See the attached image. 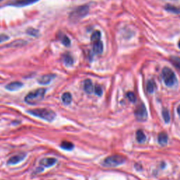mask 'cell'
Listing matches in <instances>:
<instances>
[{
	"instance_id": "1",
	"label": "cell",
	"mask_w": 180,
	"mask_h": 180,
	"mask_svg": "<svg viewBox=\"0 0 180 180\" xmlns=\"http://www.w3.org/2000/svg\"><path fill=\"white\" fill-rule=\"evenodd\" d=\"M30 114L37 118L45 120L46 121L51 122L56 118V113L50 109L47 108H36L32 109L28 111Z\"/></svg>"
},
{
	"instance_id": "4",
	"label": "cell",
	"mask_w": 180,
	"mask_h": 180,
	"mask_svg": "<svg viewBox=\"0 0 180 180\" xmlns=\"http://www.w3.org/2000/svg\"><path fill=\"white\" fill-rule=\"evenodd\" d=\"M162 80L168 87H172L177 83V77L175 72L169 68H164L162 72Z\"/></svg>"
},
{
	"instance_id": "8",
	"label": "cell",
	"mask_w": 180,
	"mask_h": 180,
	"mask_svg": "<svg viewBox=\"0 0 180 180\" xmlns=\"http://www.w3.org/2000/svg\"><path fill=\"white\" fill-rule=\"evenodd\" d=\"M53 78H54V75L53 74L44 75L38 79V83L42 85H48V84H49L51 82V80L53 79Z\"/></svg>"
},
{
	"instance_id": "29",
	"label": "cell",
	"mask_w": 180,
	"mask_h": 180,
	"mask_svg": "<svg viewBox=\"0 0 180 180\" xmlns=\"http://www.w3.org/2000/svg\"><path fill=\"white\" fill-rule=\"evenodd\" d=\"M178 45H179V47L180 48V41L179 42V44H178Z\"/></svg>"
},
{
	"instance_id": "30",
	"label": "cell",
	"mask_w": 180,
	"mask_h": 180,
	"mask_svg": "<svg viewBox=\"0 0 180 180\" xmlns=\"http://www.w3.org/2000/svg\"><path fill=\"white\" fill-rule=\"evenodd\" d=\"M2 1V0H0V1Z\"/></svg>"
},
{
	"instance_id": "11",
	"label": "cell",
	"mask_w": 180,
	"mask_h": 180,
	"mask_svg": "<svg viewBox=\"0 0 180 180\" xmlns=\"http://www.w3.org/2000/svg\"><path fill=\"white\" fill-rule=\"evenodd\" d=\"M39 0H16L11 3V5L17 6V7H23V6H27L29 4H32Z\"/></svg>"
},
{
	"instance_id": "9",
	"label": "cell",
	"mask_w": 180,
	"mask_h": 180,
	"mask_svg": "<svg viewBox=\"0 0 180 180\" xmlns=\"http://www.w3.org/2000/svg\"><path fill=\"white\" fill-rule=\"evenodd\" d=\"M23 85L22 82H13L8 84L7 85H6L5 88L7 90H9V91H14L20 89V88L23 87Z\"/></svg>"
},
{
	"instance_id": "26",
	"label": "cell",
	"mask_w": 180,
	"mask_h": 180,
	"mask_svg": "<svg viewBox=\"0 0 180 180\" xmlns=\"http://www.w3.org/2000/svg\"><path fill=\"white\" fill-rule=\"evenodd\" d=\"M61 42H62L63 45L67 46V47L70 45V40L66 35H64V37L61 38Z\"/></svg>"
},
{
	"instance_id": "21",
	"label": "cell",
	"mask_w": 180,
	"mask_h": 180,
	"mask_svg": "<svg viewBox=\"0 0 180 180\" xmlns=\"http://www.w3.org/2000/svg\"><path fill=\"white\" fill-rule=\"evenodd\" d=\"M101 37V32L99 30H95L94 32H93L91 36V42H96L99 41L100 40Z\"/></svg>"
},
{
	"instance_id": "6",
	"label": "cell",
	"mask_w": 180,
	"mask_h": 180,
	"mask_svg": "<svg viewBox=\"0 0 180 180\" xmlns=\"http://www.w3.org/2000/svg\"><path fill=\"white\" fill-rule=\"evenodd\" d=\"M135 115L139 121H145L147 119V110L143 103H141L137 106L135 110Z\"/></svg>"
},
{
	"instance_id": "24",
	"label": "cell",
	"mask_w": 180,
	"mask_h": 180,
	"mask_svg": "<svg viewBox=\"0 0 180 180\" xmlns=\"http://www.w3.org/2000/svg\"><path fill=\"white\" fill-rule=\"evenodd\" d=\"M94 93L97 94V96H100L102 95L103 94V90H102V88H101V87L100 85H96L94 86Z\"/></svg>"
},
{
	"instance_id": "25",
	"label": "cell",
	"mask_w": 180,
	"mask_h": 180,
	"mask_svg": "<svg viewBox=\"0 0 180 180\" xmlns=\"http://www.w3.org/2000/svg\"><path fill=\"white\" fill-rule=\"evenodd\" d=\"M127 97L128 99H129L130 101H131V102H135L136 101V96L135 94L133 92H132V91H129V92H127Z\"/></svg>"
},
{
	"instance_id": "18",
	"label": "cell",
	"mask_w": 180,
	"mask_h": 180,
	"mask_svg": "<svg viewBox=\"0 0 180 180\" xmlns=\"http://www.w3.org/2000/svg\"><path fill=\"white\" fill-rule=\"evenodd\" d=\"M156 83H155V82L154 80H149L148 82H147V85H146V90L147 91H148L149 93H153L154 91V90L156 89Z\"/></svg>"
},
{
	"instance_id": "15",
	"label": "cell",
	"mask_w": 180,
	"mask_h": 180,
	"mask_svg": "<svg viewBox=\"0 0 180 180\" xmlns=\"http://www.w3.org/2000/svg\"><path fill=\"white\" fill-rule=\"evenodd\" d=\"M63 103L66 105H69L72 101V95L69 92H65L63 94L62 97H61Z\"/></svg>"
},
{
	"instance_id": "13",
	"label": "cell",
	"mask_w": 180,
	"mask_h": 180,
	"mask_svg": "<svg viewBox=\"0 0 180 180\" xmlns=\"http://www.w3.org/2000/svg\"><path fill=\"white\" fill-rule=\"evenodd\" d=\"M158 140L159 143H160V145L164 146V145L167 144L168 141V136L165 132H160L158 135Z\"/></svg>"
},
{
	"instance_id": "2",
	"label": "cell",
	"mask_w": 180,
	"mask_h": 180,
	"mask_svg": "<svg viewBox=\"0 0 180 180\" xmlns=\"http://www.w3.org/2000/svg\"><path fill=\"white\" fill-rule=\"evenodd\" d=\"M46 89L44 88H40L30 91L25 97V101L30 105H34L39 103L44 99L45 96Z\"/></svg>"
},
{
	"instance_id": "20",
	"label": "cell",
	"mask_w": 180,
	"mask_h": 180,
	"mask_svg": "<svg viewBox=\"0 0 180 180\" xmlns=\"http://www.w3.org/2000/svg\"><path fill=\"white\" fill-rule=\"evenodd\" d=\"M170 60H171L172 64L175 66L176 68H177L178 70L180 71V58L179 57L177 56H172L171 59H170Z\"/></svg>"
},
{
	"instance_id": "22",
	"label": "cell",
	"mask_w": 180,
	"mask_h": 180,
	"mask_svg": "<svg viewBox=\"0 0 180 180\" xmlns=\"http://www.w3.org/2000/svg\"><path fill=\"white\" fill-rule=\"evenodd\" d=\"M162 118H163L165 122L166 123L170 122V116L169 110L166 108L163 109V110H162Z\"/></svg>"
},
{
	"instance_id": "16",
	"label": "cell",
	"mask_w": 180,
	"mask_h": 180,
	"mask_svg": "<svg viewBox=\"0 0 180 180\" xmlns=\"http://www.w3.org/2000/svg\"><path fill=\"white\" fill-rule=\"evenodd\" d=\"M61 148L66 151H71L74 148V145L72 142L68 141H64L61 143Z\"/></svg>"
},
{
	"instance_id": "3",
	"label": "cell",
	"mask_w": 180,
	"mask_h": 180,
	"mask_svg": "<svg viewBox=\"0 0 180 180\" xmlns=\"http://www.w3.org/2000/svg\"><path fill=\"white\" fill-rule=\"evenodd\" d=\"M125 162V158L121 155H112L103 160V165L106 167H117Z\"/></svg>"
},
{
	"instance_id": "5",
	"label": "cell",
	"mask_w": 180,
	"mask_h": 180,
	"mask_svg": "<svg viewBox=\"0 0 180 180\" xmlns=\"http://www.w3.org/2000/svg\"><path fill=\"white\" fill-rule=\"evenodd\" d=\"M88 12H89V7L88 6H80L70 13V16H69V19L71 21H77V20L85 17Z\"/></svg>"
},
{
	"instance_id": "14",
	"label": "cell",
	"mask_w": 180,
	"mask_h": 180,
	"mask_svg": "<svg viewBox=\"0 0 180 180\" xmlns=\"http://www.w3.org/2000/svg\"><path fill=\"white\" fill-rule=\"evenodd\" d=\"M93 49H94V52L95 53H97V54H100V53L103 52V43L101 42L100 40H99V41L94 42V44Z\"/></svg>"
},
{
	"instance_id": "17",
	"label": "cell",
	"mask_w": 180,
	"mask_h": 180,
	"mask_svg": "<svg viewBox=\"0 0 180 180\" xmlns=\"http://www.w3.org/2000/svg\"><path fill=\"white\" fill-rule=\"evenodd\" d=\"M136 137H137V140L139 143H143L146 140V137L145 134L143 133L142 130H138L136 134Z\"/></svg>"
},
{
	"instance_id": "7",
	"label": "cell",
	"mask_w": 180,
	"mask_h": 180,
	"mask_svg": "<svg viewBox=\"0 0 180 180\" xmlns=\"http://www.w3.org/2000/svg\"><path fill=\"white\" fill-rule=\"evenodd\" d=\"M26 157V155L23 154H19L17 155H15V156H13L12 157H11L8 160V162H7V164L8 165H16L18 164V162H21L23 159Z\"/></svg>"
},
{
	"instance_id": "28",
	"label": "cell",
	"mask_w": 180,
	"mask_h": 180,
	"mask_svg": "<svg viewBox=\"0 0 180 180\" xmlns=\"http://www.w3.org/2000/svg\"><path fill=\"white\" fill-rule=\"evenodd\" d=\"M177 113L178 115H179V117H180V105L179 106L177 107Z\"/></svg>"
},
{
	"instance_id": "12",
	"label": "cell",
	"mask_w": 180,
	"mask_h": 180,
	"mask_svg": "<svg viewBox=\"0 0 180 180\" xmlns=\"http://www.w3.org/2000/svg\"><path fill=\"white\" fill-rule=\"evenodd\" d=\"M84 89L87 94H92L94 91V86L91 80L87 79L84 82Z\"/></svg>"
},
{
	"instance_id": "19",
	"label": "cell",
	"mask_w": 180,
	"mask_h": 180,
	"mask_svg": "<svg viewBox=\"0 0 180 180\" xmlns=\"http://www.w3.org/2000/svg\"><path fill=\"white\" fill-rule=\"evenodd\" d=\"M64 60L66 66H71L73 64V59H72V57L70 56V54H68V53H66V54L64 55Z\"/></svg>"
},
{
	"instance_id": "10",
	"label": "cell",
	"mask_w": 180,
	"mask_h": 180,
	"mask_svg": "<svg viewBox=\"0 0 180 180\" xmlns=\"http://www.w3.org/2000/svg\"><path fill=\"white\" fill-rule=\"evenodd\" d=\"M56 162V159L53 158H45L40 160V164L47 168H50Z\"/></svg>"
},
{
	"instance_id": "27",
	"label": "cell",
	"mask_w": 180,
	"mask_h": 180,
	"mask_svg": "<svg viewBox=\"0 0 180 180\" xmlns=\"http://www.w3.org/2000/svg\"><path fill=\"white\" fill-rule=\"evenodd\" d=\"M8 38L9 37L7 35H5V34H1V35H0V42L6 41V40H8Z\"/></svg>"
},
{
	"instance_id": "23",
	"label": "cell",
	"mask_w": 180,
	"mask_h": 180,
	"mask_svg": "<svg viewBox=\"0 0 180 180\" xmlns=\"http://www.w3.org/2000/svg\"><path fill=\"white\" fill-rule=\"evenodd\" d=\"M26 32L27 34L30 36H32V37H37V36L39 35V31L37 30L34 29V28H29Z\"/></svg>"
}]
</instances>
